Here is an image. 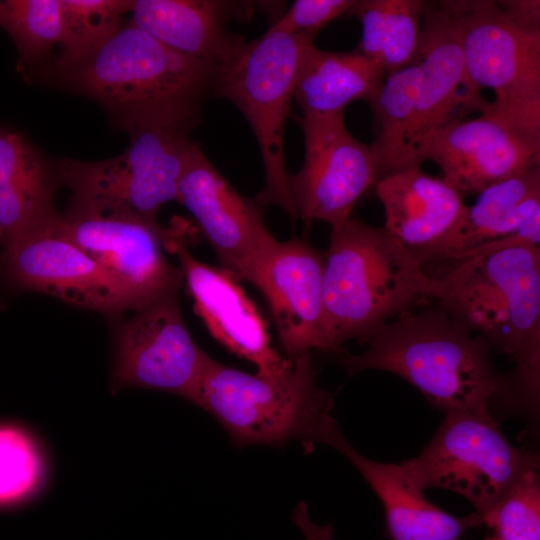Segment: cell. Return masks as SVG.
Returning a JSON list of instances; mask_svg holds the SVG:
<instances>
[{
  "label": "cell",
  "mask_w": 540,
  "mask_h": 540,
  "mask_svg": "<svg viewBox=\"0 0 540 540\" xmlns=\"http://www.w3.org/2000/svg\"><path fill=\"white\" fill-rule=\"evenodd\" d=\"M199 117H172L132 127L122 154L97 162L62 159L56 175L71 189L74 202L157 220L160 208L176 201L180 180L198 144L190 134Z\"/></svg>",
  "instance_id": "obj_7"
},
{
  "label": "cell",
  "mask_w": 540,
  "mask_h": 540,
  "mask_svg": "<svg viewBox=\"0 0 540 540\" xmlns=\"http://www.w3.org/2000/svg\"><path fill=\"white\" fill-rule=\"evenodd\" d=\"M323 266L324 325L331 353L361 343L382 325L433 298L435 277L389 234L359 219L332 226Z\"/></svg>",
  "instance_id": "obj_4"
},
{
  "label": "cell",
  "mask_w": 540,
  "mask_h": 540,
  "mask_svg": "<svg viewBox=\"0 0 540 540\" xmlns=\"http://www.w3.org/2000/svg\"><path fill=\"white\" fill-rule=\"evenodd\" d=\"M218 67L170 49L129 21L86 59L46 77L97 101L127 131L155 120L200 115Z\"/></svg>",
  "instance_id": "obj_3"
},
{
  "label": "cell",
  "mask_w": 540,
  "mask_h": 540,
  "mask_svg": "<svg viewBox=\"0 0 540 540\" xmlns=\"http://www.w3.org/2000/svg\"><path fill=\"white\" fill-rule=\"evenodd\" d=\"M176 201L195 218L221 268L249 282L277 239L265 225L261 207L233 188L199 144L180 180Z\"/></svg>",
  "instance_id": "obj_15"
},
{
  "label": "cell",
  "mask_w": 540,
  "mask_h": 540,
  "mask_svg": "<svg viewBox=\"0 0 540 540\" xmlns=\"http://www.w3.org/2000/svg\"><path fill=\"white\" fill-rule=\"evenodd\" d=\"M210 413L238 447L299 441L337 451L347 442L331 412L334 395L319 387L310 353L278 375L250 374L211 357L192 402Z\"/></svg>",
  "instance_id": "obj_5"
},
{
  "label": "cell",
  "mask_w": 540,
  "mask_h": 540,
  "mask_svg": "<svg viewBox=\"0 0 540 540\" xmlns=\"http://www.w3.org/2000/svg\"><path fill=\"white\" fill-rule=\"evenodd\" d=\"M482 540H501V539L498 538L497 536L493 535V536H487Z\"/></svg>",
  "instance_id": "obj_34"
},
{
  "label": "cell",
  "mask_w": 540,
  "mask_h": 540,
  "mask_svg": "<svg viewBox=\"0 0 540 540\" xmlns=\"http://www.w3.org/2000/svg\"><path fill=\"white\" fill-rule=\"evenodd\" d=\"M133 1L62 0L63 34L59 55L46 76L69 69L96 51L123 24Z\"/></svg>",
  "instance_id": "obj_27"
},
{
  "label": "cell",
  "mask_w": 540,
  "mask_h": 540,
  "mask_svg": "<svg viewBox=\"0 0 540 540\" xmlns=\"http://www.w3.org/2000/svg\"><path fill=\"white\" fill-rule=\"evenodd\" d=\"M481 518L501 540H540L539 470L525 473Z\"/></svg>",
  "instance_id": "obj_30"
},
{
  "label": "cell",
  "mask_w": 540,
  "mask_h": 540,
  "mask_svg": "<svg viewBox=\"0 0 540 540\" xmlns=\"http://www.w3.org/2000/svg\"><path fill=\"white\" fill-rule=\"evenodd\" d=\"M305 540H333L332 525H319L312 520H305L300 525Z\"/></svg>",
  "instance_id": "obj_33"
},
{
  "label": "cell",
  "mask_w": 540,
  "mask_h": 540,
  "mask_svg": "<svg viewBox=\"0 0 540 540\" xmlns=\"http://www.w3.org/2000/svg\"><path fill=\"white\" fill-rule=\"evenodd\" d=\"M294 118L305 142L303 166L289 174L298 218L324 221L331 227L341 224L377 182L371 148L347 130L344 113Z\"/></svg>",
  "instance_id": "obj_12"
},
{
  "label": "cell",
  "mask_w": 540,
  "mask_h": 540,
  "mask_svg": "<svg viewBox=\"0 0 540 540\" xmlns=\"http://www.w3.org/2000/svg\"><path fill=\"white\" fill-rule=\"evenodd\" d=\"M470 83L495 94L486 113L540 138V30L512 21L496 1H444ZM484 113V112H483Z\"/></svg>",
  "instance_id": "obj_8"
},
{
  "label": "cell",
  "mask_w": 540,
  "mask_h": 540,
  "mask_svg": "<svg viewBox=\"0 0 540 540\" xmlns=\"http://www.w3.org/2000/svg\"><path fill=\"white\" fill-rule=\"evenodd\" d=\"M323 257L305 240L278 241L249 282L265 297L287 358L330 352L324 325Z\"/></svg>",
  "instance_id": "obj_17"
},
{
  "label": "cell",
  "mask_w": 540,
  "mask_h": 540,
  "mask_svg": "<svg viewBox=\"0 0 540 540\" xmlns=\"http://www.w3.org/2000/svg\"><path fill=\"white\" fill-rule=\"evenodd\" d=\"M313 39L266 31L243 43L218 67L213 93L233 102L248 121L259 145L263 189L252 199L259 207L282 208L298 219L284 153V129L300 66Z\"/></svg>",
  "instance_id": "obj_6"
},
{
  "label": "cell",
  "mask_w": 540,
  "mask_h": 540,
  "mask_svg": "<svg viewBox=\"0 0 540 540\" xmlns=\"http://www.w3.org/2000/svg\"><path fill=\"white\" fill-rule=\"evenodd\" d=\"M366 351L335 352L350 375L382 370L404 379L444 415L468 412L492 416L499 399L515 410L508 379L493 371L490 347L439 304L406 311L382 325L365 341Z\"/></svg>",
  "instance_id": "obj_1"
},
{
  "label": "cell",
  "mask_w": 540,
  "mask_h": 540,
  "mask_svg": "<svg viewBox=\"0 0 540 540\" xmlns=\"http://www.w3.org/2000/svg\"><path fill=\"white\" fill-rule=\"evenodd\" d=\"M165 246L176 253L195 312L213 338L256 365L258 374L274 376L289 368L291 358L283 357L272 346L266 322L231 273L194 258L173 230L168 231Z\"/></svg>",
  "instance_id": "obj_18"
},
{
  "label": "cell",
  "mask_w": 540,
  "mask_h": 540,
  "mask_svg": "<svg viewBox=\"0 0 540 540\" xmlns=\"http://www.w3.org/2000/svg\"><path fill=\"white\" fill-rule=\"evenodd\" d=\"M355 0H296L267 31L299 35L314 40L332 20L347 13Z\"/></svg>",
  "instance_id": "obj_31"
},
{
  "label": "cell",
  "mask_w": 540,
  "mask_h": 540,
  "mask_svg": "<svg viewBox=\"0 0 540 540\" xmlns=\"http://www.w3.org/2000/svg\"><path fill=\"white\" fill-rule=\"evenodd\" d=\"M424 158L434 161L442 179L461 195L480 193L540 165V138L484 112L438 130L429 139Z\"/></svg>",
  "instance_id": "obj_16"
},
{
  "label": "cell",
  "mask_w": 540,
  "mask_h": 540,
  "mask_svg": "<svg viewBox=\"0 0 540 540\" xmlns=\"http://www.w3.org/2000/svg\"><path fill=\"white\" fill-rule=\"evenodd\" d=\"M0 9H1V1H0Z\"/></svg>",
  "instance_id": "obj_35"
},
{
  "label": "cell",
  "mask_w": 540,
  "mask_h": 540,
  "mask_svg": "<svg viewBox=\"0 0 540 540\" xmlns=\"http://www.w3.org/2000/svg\"><path fill=\"white\" fill-rule=\"evenodd\" d=\"M59 226L126 293L135 310L179 292L183 274L164 256L168 230L157 220L73 201Z\"/></svg>",
  "instance_id": "obj_10"
},
{
  "label": "cell",
  "mask_w": 540,
  "mask_h": 540,
  "mask_svg": "<svg viewBox=\"0 0 540 540\" xmlns=\"http://www.w3.org/2000/svg\"><path fill=\"white\" fill-rule=\"evenodd\" d=\"M502 11L521 27L540 30V2L538 0L496 1Z\"/></svg>",
  "instance_id": "obj_32"
},
{
  "label": "cell",
  "mask_w": 540,
  "mask_h": 540,
  "mask_svg": "<svg viewBox=\"0 0 540 540\" xmlns=\"http://www.w3.org/2000/svg\"><path fill=\"white\" fill-rule=\"evenodd\" d=\"M385 78L384 70L357 49L331 52L312 44L300 66L293 98L302 115L344 113L353 101L371 103Z\"/></svg>",
  "instance_id": "obj_24"
},
{
  "label": "cell",
  "mask_w": 540,
  "mask_h": 540,
  "mask_svg": "<svg viewBox=\"0 0 540 540\" xmlns=\"http://www.w3.org/2000/svg\"><path fill=\"white\" fill-rule=\"evenodd\" d=\"M424 5L421 0H355L347 11L362 24L357 50L376 62L386 77L416 59Z\"/></svg>",
  "instance_id": "obj_25"
},
{
  "label": "cell",
  "mask_w": 540,
  "mask_h": 540,
  "mask_svg": "<svg viewBox=\"0 0 540 540\" xmlns=\"http://www.w3.org/2000/svg\"><path fill=\"white\" fill-rule=\"evenodd\" d=\"M133 312L114 332L111 392L154 389L193 402L210 357L186 327L178 292Z\"/></svg>",
  "instance_id": "obj_11"
},
{
  "label": "cell",
  "mask_w": 540,
  "mask_h": 540,
  "mask_svg": "<svg viewBox=\"0 0 540 540\" xmlns=\"http://www.w3.org/2000/svg\"><path fill=\"white\" fill-rule=\"evenodd\" d=\"M435 284L433 298L452 317L514 362L510 384L516 410L538 416L540 247L485 249L451 263Z\"/></svg>",
  "instance_id": "obj_2"
},
{
  "label": "cell",
  "mask_w": 540,
  "mask_h": 540,
  "mask_svg": "<svg viewBox=\"0 0 540 540\" xmlns=\"http://www.w3.org/2000/svg\"><path fill=\"white\" fill-rule=\"evenodd\" d=\"M420 64L410 65L387 76L371 101L377 135L370 145L377 167V181L407 169V150Z\"/></svg>",
  "instance_id": "obj_26"
},
{
  "label": "cell",
  "mask_w": 540,
  "mask_h": 540,
  "mask_svg": "<svg viewBox=\"0 0 540 540\" xmlns=\"http://www.w3.org/2000/svg\"><path fill=\"white\" fill-rule=\"evenodd\" d=\"M401 464L419 489L454 492L483 516L525 473L539 470L540 458L513 445L494 417L453 412L420 453Z\"/></svg>",
  "instance_id": "obj_9"
},
{
  "label": "cell",
  "mask_w": 540,
  "mask_h": 540,
  "mask_svg": "<svg viewBox=\"0 0 540 540\" xmlns=\"http://www.w3.org/2000/svg\"><path fill=\"white\" fill-rule=\"evenodd\" d=\"M0 26L17 48L18 67L28 71L42 63L61 43L62 0L1 1Z\"/></svg>",
  "instance_id": "obj_29"
},
{
  "label": "cell",
  "mask_w": 540,
  "mask_h": 540,
  "mask_svg": "<svg viewBox=\"0 0 540 540\" xmlns=\"http://www.w3.org/2000/svg\"><path fill=\"white\" fill-rule=\"evenodd\" d=\"M360 472L380 500L391 540H460L483 525L472 512L455 516L431 503L401 463H383L359 453L347 441L339 450Z\"/></svg>",
  "instance_id": "obj_20"
},
{
  "label": "cell",
  "mask_w": 540,
  "mask_h": 540,
  "mask_svg": "<svg viewBox=\"0 0 540 540\" xmlns=\"http://www.w3.org/2000/svg\"><path fill=\"white\" fill-rule=\"evenodd\" d=\"M375 185L384 228L417 259L448 238L467 207L456 189L420 167L385 176Z\"/></svg>",
  "instance_id": "obj_19"
},
{
  "label": "cell",
  "mask_w": 540,
  "mask_h": 540,
  "mask_svg": "<svg viewBox=\"0 0 540 540\" xmlns=\"http://www.w3.org/2000/svg\"><path fill=\"white\" fill-rule=\"evenodd\" d=\"M539 208L540 165H536L481 191L448 238L417 260L424 266L470 257L511 236Z\"/></svg>",
  "instance_id": "obj_22"
},
{
  "label": "cell",
  "mask_w": 540,
  "mask_h": 540,
  "mask_svg": "<svg viewBox=\"0 0 540 540\" xmlns=\"http://www.w3.org/2000/svg\"><path fill=\"white\" fill-rule=\"evenodd\" d=\"M60 214L3 246L12 283L106 314L135 310L126 293L60 228Z\"/></svg>",
  "instance_id": "obj_13"
},
{
  "label": "cell",
  "mask_w": 540,
  "mask_h": 540,
  "mask_svg": "<svg viewBox=\"0 0 540 540\" xmlns=\"http://www.w3.org/2000/svg\"><path fill=\"white\" fill-rule=\"evenodd\" d=\"M48 478V457L36 436L20 425L0 423V507L37 496Z\"/></svg>",
  "instance_id": "obj_28"
},
{
  "label": "cell",
  "mask_w": 540,
  "mask_h": 540,
  "mask_svg": "<svg viewBox=\"0 0 540 540\" xmlns=\"http://www.w3.org/2000/svg\"><path fill=\"white\" fill-rule=\"evenodd\" d=\"M420 77L407 150V169L420 167L429 139L447 124L489 106L468 80L452 15L444 1L424 5L416 55Z\"/></svg>",
  "instance_id": "obj_14"
},
{
  "label": "cell",
  "mask_w": 540,
  "mask_h": 540,
  "mask_svg": "<svg viewBox=\"0 0 540 540\" xmlns=\"http://www.w3.org/2000/svg\"><path fill=\"white\" fill-rule=\"evenodd\" d=\"M52 198L42 157L21 136L0 127V245L55 217Z\"/></svg>",
  "instance_id": "obj_23"
},
{
  "label": "cell",
  "mask_w": 540,
  "mask_h": 540,
  "mask_svg": "<svg viewBox=\"0 0 540 540\" xmlns=\"http://www.w3.org/2000/svg\"><path fill=\"white\" fill-rule=\"evenodd\" d=\"M232 2L208 0H135L131 23L183 55L220 66L244 43L225 23L234 13Z\"/></svg>",
  "instance_id": "obj_21"
}]
</instances>
